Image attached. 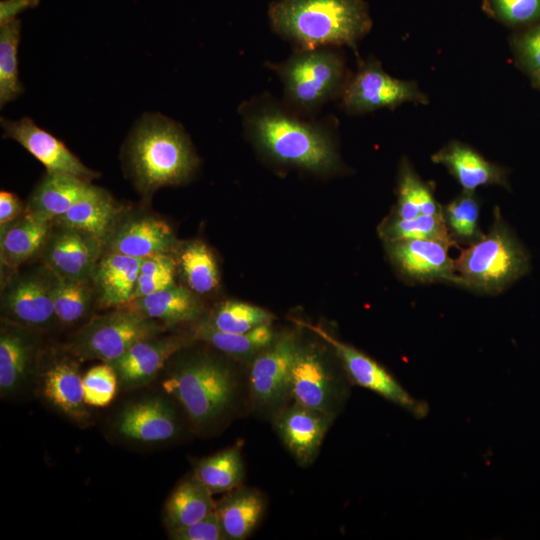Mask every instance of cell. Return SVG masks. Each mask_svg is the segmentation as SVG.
<instances>
[{
    "label": "cell",
    "mask_w": 540,
    "mask_h": 540,
    "mask_svg": "<svg viewBox=\"0 0 540 540\" xmlns=\"http://www.w3.org/2000/svg\"><path fill=\"white\" fill-rule=\"evenodd\" d=\"M290 394L295 402L333 416L335 383L316 352L298 348L291 371Z\"/></svg>",
    "instance_id": "ac0fdd59"
},
{
    "label": "cell",
    "mask_w": 540,
    "mask_h": 540,
    "mask_svg": "<svg viewBox=\"0 0 540 540\" xmlns=\"http://www.w3.org/2000/svg\"><path fill=\"white\" fill-rule=\"evenodd\" d=\"M126 156L133 181L145 194L186 181L197 165L182 127L159 114L146 115L137 124Z\"/></svg>",
    "instance_id": "3957f363"
},
{
    "label": "cell",
    "mask_w": 540,
    "mask_h": 540,
    "mask_svg": "<svg viewBox=\"0 0 540 540\" xmlns=\"http://www.w3.org/2000/svg\"><path fill=\"white\" fill-rule=\"evenodd\" d=\"M176 262L188 288L194 293L206 294L217 287V264L205 243L196 240L185 244L179 251Z\"/></svg>",
    "instance_id": "d6a6232c"
},
{
    "label": "cell",
    "mask_w": 540,
    "mask_h": 540,
    "mask_svg": "<svg viewBox=\"0 0 540 540\" xmlns=\"http://www.w3.org/2000/svg\"><path fill=\"white\" fill-rule=\"evenodd\" d=\"M492 1L496 13L509 23H528L540 18V0Z\"/></svg>",
    "instance_id": "b9f144b4"
},
{
    "label": "cell",
    "mask_w": 540,
    "mask_h": 540,
    "mask_svg": "<svg viewBox=\"0 0 540 540\" xmlns=\"http://www.w3.org/2000/svg\"><path fill=\"white\" fill-rule=\"evenodd\" d=\"M162 386L182 404L195 424L204 425L227 409L236 382L227 366L212 358L201 357L180 365Z\"/></svg>",
    "instance_id": "8992f818"
},
{
    "label": "cell",
    "mask_w": 540,
    "mask_h": 540,
    "mask_svg": "<svg viewBox=\"0 0 540 540\" xmlns=\"http://www.w3.org/2000/svg\"><path fill=\"white\" fill-rule=\"evenodd\" d=\"M4 137L23 146L40 161L48 173H60L78 177L90 182L99 173L86 167L62 141L37 126L29 117L20 120L1 118Z\"/></svg>",
    "instance_id": "4fadbf2b"
},
{
    "label": "cell",
    "mask_w": 540,
    "mask_h": 540,
    "mask_svg": "<svg viewBox=\"0 0 540 540\" xmlns=\"http://www.w3.org/2000/svg\"><path fill=\"white\" fill-rule=\"evenodd\" d=\"M443 213V206L436 200L431 187L423 182L407 162L401 165L397 204L392 216L412 219L419 215Z\"/></svg>",
    "instance_id": "4dcf8cb0"
},
{
    "label": "cell",
    "mask_w": 540,
    "mask_h": 540,
    "mask_svg": "<svg viewBox=\"0 0 540 540\" xmlns=\"http://www.w3.org/2000/svg\"><path fill=\"white\" fill-rule=\"evenodd\" d=\"M193 475L212 494L234 489L244 477L239 447H230L200 460Z\"/></svg>",
    "instance_id": "1f68e13d"
},
{
    "label": "cell",
    "mask_w": 540,
    "mask_h": 540,
    "mask_svg": "<svg viewBox=\"0 0 540 540\" xmlns=\"http://www.w3.org/2000/svg\"><path fill=\"white\" fill-rule=\"evenodd\" d=\"M273 319L271 313L260 307L240 301H226L207 321L223 332L245 333L263 324H270Z\"/></svg>",
    "instance_id": "74e56055"
},
{
    "label": "cell",
    "mask_w": 540,
    "mask_h": 540,
    "mask_svg": "<svg viewBox=\"0 0 540 540\" xmlns=\"http://www.w3.org/2000/svg\"><path fill=\"white\" fill-rule=\"evenodd\" d=\"M25 208L15 194L2 190L0 192V225L20 217L25 213Z\"/></svg>",
    "instance_id": "ee69618b"
},
{
    "label": "cell",
    "mask_w": 540,
    "mask_h": 540,
    "mask_svg": "<svg viewBox=\"0 0 540 540\" xmlns=\"http://www.w3.org/2000/svg\"><path fill=\"white\" fill-rule=\"evenodd\" d=\"M425 100L414 83L393 78L375 61L364 64L342 91L343 106L351 113L394 108L407 101Z\"/></svg>",
    "instance_id": "30bf717a"
},
{
    "label": "cell",
    "mask_w": 540,
    "mask_h": 540,
    "mask_svg": "<svg viewBox=\"0 0 540 540\" xmlns=\"http://www.w3.org/2000/svg\"><path fill=\"white\" fill-rule=\"evenodd\" d=\"M4 320L32 329L45 328L56 319L53 304V273L43 269L17 273L1 291Z\"/></svg>",
    "instance_id": "ba28073f"
},
{
    "label": "cell",
    "mask_w": 540,
    "mask_h": 540,
    "mask_svg": "<svg viewBox=\"0 0 540 540\" xmlns=\"http://www.w3.org/2000/svg\"><path fill=\"white\" fill-rule=\"evenodd\" d=\"M268 15L273 30L298 49L354 46L371 27L363 0H276Z\"/></svg>",
    "instance_id": "7a4b0ae2"
},
{
    "label": "cell",
    "mask_w": 540,
    "mask_h": 540,
    "mask_svg": "<svg viewBox=\"0 0 540 540\" xmlns=\"http://www.w3.org/2000/svg\"><path fill=\"white\" fill-rule=\"evenodd\" d=\"M92 184L78 177L46 173L30 195L25 212L52 223L84 196Z\"/></svg>",
    "instance_id": "cb8c5ba5"
},
{
    "label": "cell",
    "mask_w": 540,
    "mask_h": 540,
    "mask_svg": "<svg viewBox=\"0 0 540 540\" xmlns=\"http://www.w3.org/2000/svg\"><path fill=\"white\" fill-rule=\"evenodd\" d=\"M517 46L523 66L531 74L540 70V24L523 35Z\"/></svg>",
    "instance_id": "7bdbcfd3"
},
{
    "label": "cell",
    "mask_w": 540,
    "mask_h": 540,
    "mask_svg": "<svg viewBox=\"0 0 540 540\" xmlns=\"http://www.w3.org/2000/svg\"><path fill=\"white\" fill-rule=\"evenodd\" d=\"M54 227L40 253L44 266L63 278L92 280L103 241L72 228Z\"/></svg>",
    "instance_id": "7c38bea8"
},
{
    "label": "cell",
    "mask_w": 540,
    "mask_h": 540,
    "mask_svg": "<svg viewBox=\"0 0 540 540\" xmlns=\"http://www.w3.org/2000/svg\"><path fill=\"white\" fill-rule=\"evenodd\" d=\"M263 509V498L253 489H238L224 497L216 505V513L226 539L247 538L257 525Z\"/></svg>",
    "instance_id": "83f0119b"
},
{
    "label": "cell",
    "mask_w": 540,
    "mask_h": 540,
    "mask_svg": "<svg viewBox=\"0 0 540 540\" xmlns=\"http://www.w3.org/2000/svg\"><path fill=\"white\" fill-rule=\"evenodd\" d=\"M297 351L293 337L283 336L254 360L250 371V387L258 405L278 404L290 394L291 371Z\"/></svg>",
    "instance_id": "5bb4252c"
},
{
    "label": "cell",
    "mask_w": 540,
    "mask_h": 540,
    "mask_svg": "<svg viewBox=\"0 0 540 540\" xmlns=\"http://www.w3.org/2000/svg\"><path fill=\"white\" fill-rule=\"evenodd\" d=\"M143 259L104 253L92 275L97 302L102 308H119L131 301Z\"/></svg>",
    "instance_id": "ffe728a7"
},
{
    "label": "cell",
    "mask_w": 540,
    "mask_h": 540,
    "mask_svg": "<svg viewBox=\"0 0 540 540\" xmlns=\"http://www.w3.org/2000/svg\"><path fill=\"white\" fill-rule=\"evenodd\" d=\"M300 325L312 330L336 351L351 380L392 403L404 408L416 417H424L428 407L415 399L383 366L358 349L345 344L319 326L302 321Z\"/></svg>",
    "instance_id": "9c48e42d"
},
{
    "label": "cell",
    "mask_w": 540,
    "mask_h": 540,
    "mask_svg": "<svg viewBox=\"0 0 540 540\" xmlns=\"http://www.w3.org/2000/svg\"><path fill=\"white\" fill-rule=\"evenodd\" d=\"M43 393L55 407L74 418L87 415L83 377L78 364L70 359L54 362L44 375Z\"/></svg>",
    "instance_id": "4316f807"
},
{
    "label": "cell",
    "mask_w": 540,
    "mask_h": 540,
    "mask_svg": "<svg viewBox=\"0 0 540 540\" xmlns=\"http://www.w3.org/2000/svg\"><path fill=\"white\" fill-rule=\"evenodd\" d=\"M93 292L92 280L68 279L53 273V304L56 319L65 324L79 321L89 310Z\"/></svg>",
    "instance_id": "e575fe53"
},
{
    "label": "cell",
    "mask_w": 540,
    "mask_h": 540,
    "mask_svg": "<svg viewBox=\"0 0 540 540\" xmlns=\"http://www.w3.org/2000/svg\"><path fill=\"white\" fill-rule=\"evenodd\" d=\"M124 306L164 325L192 321L201 313V304L194 292L176 284Z\"/></svg>",
    "instance_id": "484cf974"
},
{
    "label": "cell",
    "mask_w": 540,
    "mask_h": 540,
    "mask_svg": "<svg viewBox=\"0 0 540 540\" xmlns=\"http://www.w3.org/2000/svg\"><path fill=\"white\" fill-rule=\"evenodd\" d=\"M20 40V22L16 19L1 25L0 29V105L17 98L23 91L19 80L17 51Z\"/></svg>",
    "instance_id": "8d00e7d4"
},
{
    "label": "cell",
    "mask_w": 540,
    "mask_h": 540,
    "mask_svg": "<svg viewBox=\"0 0 540 540\" xmlns=\"http://www.w3.org/2000/svg\"><path fill=\"white\" fill-rule=\"evenodd\" d=\"M32 328L2 319L0 329V392L6 397L26 380L36 355Z\"/></svg>",
    "instance_id": "d6986e66"
},
{
    "label": "cell",
    "mask_w": 540,
    "mask_h": 540,
    "mask_svg": "<svg viewBox=\"0 0 540 540\" xmlns=\"http://www.w3.org/2000/svg\"><path fill=\"white\" fill-rule=\"evenodd\" d=\"M386 246L392 263L408 281L455 284L454 259L449 249L456 244L440 239H408L389 241Z\"/></svg>",
    "instance_id": "8fae6325"
},
{
    "label": "cell",
    "mask_w": 540,
    "mask_h": 540,
    "mask_svg": "<svg viewBox=\"0 0 540 540\" xmlns=\"http://www.w3.org/2000/svg\"><path fill=\"white\" fill-rule=\"evenodd\" d=\"M176 268L177 262L169 253L144 258L131 301L175 285Z\"/></svg>",
    "instance_id": "f35d334b"
},
{
    "label": "cell",
    "mask_w": 540,
    "mask_h": 540,
    "mask_svg": "<svg viewBox=\"0 0 540 540\" xmlns=\"http://www.w3.org/2000/svg\"><path fill=\"white\" fill-rule=\"evenodd\" d=\"M163 325L125 306L91 319L75 336L71 351L79 360L111 363L139 341L156 337Z\"/></svg>",
    "instance_id": "52a82bcc"
},
{
    "label": "cell",
    "mask_w": 540,
    "mask_h": 540,
    "mask_svg": "<svg viewBox=\"0 0 540 540\" xmlns=\"http://www.w3.org/2000/svg\"><path fill=\"white\" fill-rule=\"evenodd\" d=\"M533 75L534 84H536L538 87H540V70L535 72Z\"/></svg>",
    "instance_id": "bcb514c9"
},
{
    "label": "cell",
    "mask_w": 540,
    "mask_h": 540,
    "mask_svg": "<svg viewBox=\"0 0 540 540\" xmlns=\"http://www.w3.org/2000/svg\"><path fill=\"white\" fill-rule=\"evenodd\" d=\"M241 109L252 140L274 160L316 172L336 166L337 155L325 125L304 121L264 99Z\"/></svg>",
    "instance_id": "6da1fadb"
},
{
    "label": "cell",
    "mask_w": 540,
    "mask_h": 540,
    "mask_svg": "<svg viewBox=\"0 0 540 540\" xmlns=\"http://www.w3.org/2000/svg\"><path fill=\"white\" fill-rule=\"evenodd\" d=\"M216 510L212 493L193 475L172 492L165 506L169 530L190 525Z\"/></svg>",
    "instance_id": "f1b7e54d"
},
{
    "label": "cell",
    "mask_w": 540,
    "mask_h": 540,
    "mask_svg": "<svg viewBox=\"0 0 540 540\" xmlns=\"http://www.w3.org/2000/svg\"><path fill=\"white\" fill-rule=\"evenodd\" d=\"M280 77L287 102L311 112L334 98L344 83V62L333 49H298L287 60L268 64Z\"/></svg>",
    "instance_id": "5b68a950"
},
{
    "label": "cell",
    "mask_w": 540,
    "mask_h": 540,
    "mask_svg": "<svg viewBox=\"0 0 540 540\" xmlns=\"http://www.w3.org/2000/svg\"><path fill=\"white\" fill-rule=\"evenodd\" d=\"M380 233L386 242L408 239H440L457 245L449 233L443 213L419 215L412 219H400L391 215L382 224Z\"/></svg>",
    "instance_id": "d590c367"
},
{
    "label": "cell",
    "mask_w": 540,
    "mask_h": 540,
    "mask_svg": "<svg viewBox=\"0 0 540 540\" xmlns=\"http://www.w3.org/2000/svg\"><path fill=\"white\" fill-rule=\"evenodd\" d=\"M176 246L171 227L152 215H140L117 223L104 241L103 253H118L144 259L170 253Z\"/></svg>",
    "instance_id": "9a60e30c"
},
{
    "label": "cell",
    "mask_w": 540,
    "mask_h": 540,
    "mask_svg": "<svg viewBox=\"0 0 540 540\" xmlns=\"http://www.w3.org/2000/svg\"><path fill=\"white\" fill-rule=\"evenodd\" d=\"M121 208L104 189L92 185L53 226L72 228L93 237L106 240L117 224Z\"/></svg>",
    "instance_id": "44dd1931"
},
{
    "label": "cell",
    "mask_w": 540,
    "mask_h": 540,
    "mask_svg": "<svg viewBox=\"0 0 540 540\" xmlns=\"http://www.w3.org/2000/svg\"><path fill=\"white\" fill-rule=\"evenodd\" d=\"M193 338L205 341L224 353L246 356L269 347L275 335L270 324H263L245 333H228L215 329L204 320L195 327Z\"/></svg>",
    "instance_id": "f546056e"
},
{
    "label": "cell",
    "mask_w": 540,
    "mask_h": 540,
    "mask_svg": "<svg viewBox=\"0 0 540 540\" xmlns=\"http://www.w3.org/2000/svg\"><path fill=\"white\" fill-rule=\"evenodd\" d=\"M432 161L444 165L466 191L483 185L508 187L504 168L491 163L474 149L451 142L432 155Z\"/></svg>",
    "instance_id": "7402d4cb"
},
{
    "label": "cell",
    "mask_w": 540,
    "mask_h": 540,
    "mask_svg": "<svg viewBox=\"0 0 540 540\" xmlns=\"http://www.w3.org/2000/svg\"><path fill=\"white\" fill-rule=\"evenodd\" d=\"M443 216L457 245H470L484 235L479 228L480 205L474 191L464 190L443 206Z\"/></svg>",
    "instance_id": "836d02e7"
},
{
    "label": "cell",
    "mask_w": 540,
    "mask_h": 540,
    "mask_svg": "<svg viewBox=\"0 0 540 540\" xmlns=\"http://www.w3.org/2000/svg\"><path fill=\"white\" fill-rule=\"evenodd\" d=\"M187 344L189 340L182 337L156 336L137 342L109 364L123 385L140 386L153 379L166 361Z\"/></svg>",
    "instance_id": "e0dca14e"
},
{
    "label": "cell",
    "mask_w": 540,
    "mask_h": 540,
    "mask_svg": "<svg viewBox=\"0 0 540 540\" xmlns=\"http://www.w3.org/2000/svg\"><path fill=\"white\" fill-rule=\"evenodd\" d=\"M529 265L526 249L496 207L487 234L467 245L454 259V285L479 293L498 294L525 275Z\"/></svg>",
    "instance_id": "277c9868"
},
{
    "label": "cell",
    "mask_w": 540,
    "mask_h": 540,
    "mask_svg": "<svg viewBox=\"0 0 540 540\" xmlns=\"http://www.w3.org/2000/svg\"><path fill=\"white\" fill-rule=\"evenodd\" d=\"M52 226V223L26 212L15 220L1 225V265L16 270L36 254H40Z\"/></svg>",
    "instance_id": "d4e9b609"
},
{
    "label": "cell",
    "mask_w": 540,
    "mask_h": 540,
    "mask_svg": "<svg viewBox=\"0 0 540 540\" xmlns=\"http://www.w3.org/2000/svg\"><path fill=\"white\" fill-rule=\"evenodd\" d=\"M331 420L332 415L295 402L279 415L276 426L286 447L305 465L316 457Z\"/></svg>",
    "instance_id": "2e32d148"
},
{
    "label": "cell",
    "mask_w": 540,
    "mask_h": 540,
    "mask_svg": "<svg viewBox=\"0 0 540 540\" xmlns=\"http://www.w3.org/2000/svg\"><path fill=\"white\" fill-rule=\"evenodd\" d=\"M117 386V373L109 363L90 368L83 376L86 404L94 407L109 405L117 393Z\"/></svg>",
    "instance_id": "ab89813d"
},
{
    "label": "cell",
    "mask_w": 540,
    "mask_h": 540,
    "mask_svg": "<svg viewBox=\"0 0 540 540\" xmlns=\"http://www.w3.org/2000/svg\"><path fill=\"white\" fill-rule=\"evenodd\" d=\"M117 428L123 436L140 442H162L177 432L173 409L159 398L137 402L119 416Z\"/></svg>",
    "instance_id": "603a6c76"
},
{
    "label": "cell",
    "mask_w": 540,
    "mask_h": 540,
    "mask_svg": "<svg viewBox=\"0 0 540 540\" xmlns=\"http://www.w3.org/2000/svg\"><path fill=\"white\" fill-rule=\"evenodd\" d=\"M37 0H5L1 2V25L14 20L15 15L31 6H34Z\"/></svg>",
    "instance_id": "f6af8a7d"
},
{
    "label": "cell",
    "mask_w": 540,
    "mask_h": 540,
    "mask_svg": "<svg viewBox=\"0 0 540 540\" xmlns=\"http://www.w3.org/2000/svg\"><path fill=\"white\" fill-rule=\"evenodd\" d=\"M169 536L174 540H223L226 539L216 510L204 518L185 527L171 529Z\"/></svg>",
    "instance_id": "60d3db41"
}]
</instances>
